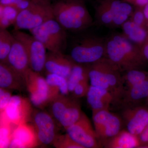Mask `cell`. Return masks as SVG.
<instances>
[{"mask_svg": "<svg viewBox=\"0 0 148 148\" xmlns=\"http://www.w3.org/2000/svg\"><path fill=\"white\" fill-rule=\"evenodd\" d=\"M52 7L54 19L66 31H82L92 23L83 0H59Z\"/></svg>", "mask_w": 148, "mask_h": 148, "instance_id": "obj_1", "label": "cell"}, {"mask_svg": "<svg viewBox=\"0 0 148 148\" xmlns=\"http://www.w3.org/2000/svg\"><path fill=\"white\" fill-rule=\"evenodd\" d=\"M54 19L50 0H34L28 8L19 12L13 24V31L31 30Z\"/></svg>", "mask_w": 148, "mask_h": 148, "instance_id": "obj_2", "label": "cell"}, {"mask_svg": "<svg viewBox=\"0 0 148 148\" xmlns=\"http://www.w3.org/2000/svg\"><path fill=\"white\" fill-rule=\"evenodd\" d=\"M29 32L49 51L64 53L68 36L66 30L55 19L49 20Z\"/></svg>", "mask_w": 148, "mask_h": 148, "instance_id": "obj_3", "label": "cell"}, {"mask_svg": "<svg viewBox=\"0 0 148 148\" xmlns=\"http://www.w3.org/2000/svg\"><path fill=\"white\" fill-rule=\"evenodd\" d=\"M48 106L57 125L65 130L76 122L83 113L77 99L68 95L59 94Z\"/></svg>", "mask_w": 148, "mask_h": 148, "instance_id": "obj_4", "label": "cell"}, {"mask_svg": "<svg viewBox=\"0 0 148 148\" xmlns=\"http://www.w3.org/2000/svg\"><path fill=\"white\" fill-rule=\"evenodd\" d=\"M92 64L88 67L90 85L106 89L112 94L117 92L116 89L122 84L119 69L109 59H101Z\"/></svg>", "mask_w": 148, "mask_h": 148, "instance_id": "obj_5", "label": "cell"}, {"mask_svg": "<svg viewBox=\"0 0 148 148\" xmlns=\"http://www.w3.org/2000/svg\"><path fill=\"white\" fill-rule=\"evenodd\" d=\"M24 79L30 101L38 108L43 109L56 97L51 90L46 78L40 73L30 68L25 73Z\"/></svg>", "mask_w": 148, "mask_h": 148, "instance_id": "obj_6", "label": "cell"}, {"mask_svg": "<svg viewBox=\"0 0 148 148\" xmlns=\"http://www.w3.org/2000/svg\"><path fill=\"white\" fill-rule=\"evenodd\" d=\"M12 34L14 38L25 48L29 58L30 69L40 73L44 71L47 53V49L42 43L33 35L21 30L13 31Z\"/></svg>", "mask_w": 148, "mask_h": 148, "instance_id": "obj_7", "label": "cell"}, {"mask_svg": "<svg viewBox=\"0 0 148 148\" xmlns=\"http://www.w3.org/2000/svg\"><path fill=\"white\" fill-rule=\"evenodd\" d=\"M105 53L106 47L100 41L88 38L73 47L70 56L77 64H92L102 59Z\"/></svg>", "mask_w": 148, "mask_h": 148, "instance_id": "obj_8", "label": "cell"}, {"mask_svg": "<svg viewBox=\"0 0 148 148\" xmlns=\"http://www.w3.org/2000/svg\"><path fill=\"white\" fill-rule=\"evenodd\" d=\"M31 121L40 143L52 145L58 134L57 124L49 112L43 109L34 110Z\"/></svg>", "mask_w": 148, "mask_h": 148, "instance_id": "obj_9", "label": "cell"}, {"mask_svg": "<svg viewBox=\"0 0 148 148\" xmlns=\"http://www.w3.org/2000/svg\"><path fill=\"white\" fill-rule=\"evenodd\" d=\"M66 132L84 148H96L99 147L98 138L90 120L84 113L80 118L68 127Z\"/></svg>", "mask_w": 148, "mask_h": 148, "instance_id": "obj_10", "label": "cell"}, {"mask_svg": "<svg viewBox=\"0 0 148 148\" xmlns=\"http://www.w3.org/2000/svg\"><path fill=\"white\" fill-rule=\"evenodd\" d=\"M92 119L98 139L113 138L120 132V119L108 110H102L92 114Z\"/></svg>", "mask_w": 148, "mask_h": 148, "instance_id": "obj_11", "label": "cell"}, {"mask_svg": "<svg viewBox=\"0 0 148 148\" xmlns=\"http://www.w3.org/2000/svg\"><path fill=\"white\" fill-rule=\"evenodd\" d=\"M32 105L30 99L20 95H13L3 111L12 124L18 125L31 121L34 110Z\"/></svg>", "mask_w": 148, "mask_h": 148, "instance_id": "obj_12", "label": "cell"}, {"mask_svg": "<svg viewBox=\"0 0 148 148\" xmlns=\"http://www.w3.org/2000/svg\"><path fill=\"white\" fill-rule=\"evenodd\" d=\"M75 63L70 56L64 53L49 51L47 53L44 71L47 74L59 75L68 79Z\"/></svg>", "mask_w": 148, "mask_h": 148, "instance_id": "obj_13", "label": "cell"}, {"mask_svg": "<svg viewBox=\"0 0 148 148\" xmlns=\"http://www.w3.org/2000/svg\"><path fill=\"white\" fill-rule=\"evenodd\" d=\"M40 145L34 126L27 123L16 126L9 148H35Z\"/></svg>", "mask_w": 148, "mask_h": 148, "instance_id": "obj_14", "label": "cell"}, {"mask_svg": "<svg viewBox=\"0 0 148 148\" xmlns=\"http://www.w3.org/2000/svg\"><path fill=\"white\" fill-rule=\"evenodd\" d=\"M24 77L29 69V59L24 46L15 38L8 57L7 64Z\"/></svg>", "mask_w": 148, "mask_h": 148, "instance_id": "obj_15", "label": "cell"}, {"mask_svg": "<svg viewBox=\"0 0 148 148\" xmlns=\"http://www.w3.org/2000/svg\"><path fill=\"white\" fill-rule=\"evenodd\" d=\"M106 53L109 60L119 70L122 69L128 71L135 69L136 66L129 56L113 38L106 45Z\"/></svg>", "mask_w": 148, "mask_h": 148, "instance_id": "obj_16", "label": "cell"}, {"mask_svg": "<svg viewBox=\"0 0 148 148\" xmlns=\"http://www.w3.org/2000/svg\"><path fill=\"white\" fill-rule=\"evenodd\" d=\"M0 87L22 91L26 88L25 79L7 64L0 63Z\"/></svg>", "mask_w": 148, "mask_h": 148, "instance_id": "obj_17", "label": "cell"}, {"mask_svg": "<svg viewBox=\"0 0 148 148\" xmlns=\"http://www.w3.org/2000/svg\"><path fill=\"white\" fill-rule=\"evenodd\" d=\"M86 97L92 114H94L102 110H108L114 96L108 90L90 85Z\"/></svg>", "mask_w": 148, "mask_h": 148, "instance_id": "obj_18", "label": "cell"}, {"mask_svg": "<svg viewBox=\"0 0 148 148\" xmlns=\"http://www.w3.org/2000/svg\"><path fill=\"white\" fill-rule=\"evenodd\" d=\"M148 124V110L143 108L132 112L127 119V131L133 135L139 136Z\"/></svg>", "mask_w": 148, "mask_h": 148, "instance_id": "obj_19", "label": "cell"}, {"mask_svg": "<svg viewBox=\"0 0 148 148\" xmlns=\"http://www.w3.org/2000/svg\"><path fill=\"white\" fill-rule=\"evenodd\" d=\"M138 136L128 131H121L109 142L108 147L113 148H133L138 147L140 145Z\"/></svg>", "mask_w": 148, "mask_h": 148, "instance_id": "obj_20", "label": "cell"}, {"mask_svg": "<svg viewBox=\"0 0 148 148\" xmlns=\"http://www.w3.org/2000/svg\"><path fill=\"white\" fill-rule=\"evenodd\" d=\"M123 30L126 38L132 42L140 44L145 40L147 33L142 26L132 21H126L122 25Z\"/></svg>", "mask_w": 148, "mask_h": 148, "instance_id": "obj_21", "label": "cell"}, {"mask_svg": "<svg viewBox=\"0 0 148 148\" xmlns=\"http://www.w3.org/2000/svg\"><path fill=\"white\" fill-rule=\"evenodd\" d=\"M0 148H9L12 133L16 127L8 119L4 111L0 112ZM17 126V125H16Z\"/></svg>", "mask_w": 148, "mask_h": 148, "instance_id": "obj_22", "label": "cell"}, {"mask_svg": "<svg viewBox=\"0 0 148 148\" xmlns=\"http://www.w3.org/2000/svg\"><path fill=\"white\" fill-rule=\"evenodd\" d=\"M88 71V67L83 66L82 64L75 63L67 79L69 92H73L76 86L82 81L89 79Z\"/></svg>", "mask_w": 148, "mask_h": 148, "instance_id": "obj_23", "label": "cell"}, {"mask_svg": "<svg viewBox=\"0 0 148 148\" xmlns=\"http://www.w3.org/2000/svg\"><path fill=\"white\" fill-rule=\"evenodd\" d=\"M19 12L13 6L0 4V29H6L13 25Z\"/></svg>", "mask_w": 148, "mask_h": 148, "instance_id": "obj_24", "label": "cell"}, {"mask_svg": "<svg viewBox=\"0 0 148 148\" xmlns=\"http://www.w3.org/2000/svg\"><path fill=\"white\" fill-rule=\"evenodd\" d=\"M15 38L6 29H0V63L7 64Z\"/></svg>", "mask_w": 148, "mask_h": 148, "instance_id": "obj_25", "label": "cell"}, {"mask_svg": "<svg viewBox=\"0 0 148 148\" xmlns=\"http://www.w3.org/2000/svg\"><path fill=\"white\" fill-rule=\"evenodd\" d=\"M46 79L49 86L60 94L68 95L70 92L68 80L64 77L56 74H47Z\"/></svg>", "mask_w": 148, "mask_h": 148, "instance_id": "obj_26", "label": "cell"}, {"mask_svg": "<svg viewBox=\"0 0 148 148\" xmlns=\"http://www.w3.org/2000/svg\"><path fill=\"white\" fill-rule=\"evenodd\" d=\"M127 95L128 98L133 101H140L147 97L148 80L129 88Z\"/></svg>", "mask_w": 148, "mask_h": 148, "instance_id": "obj_27", "label": "cell"}, {"mask_svg": "<svg viewBox=\"0 0 148 148\" xmlns=\"http://www.w3.org/2000/svg\"><path fill=\"white\" fill-rule=\"evenodd\" d=\"M52 145L56 148H84L74 141L67 133L64 135L57 134Z\"/></svg>", "mask_w": 148, "mask_h": 148, "instance_id": "obj_28", "label": "cell"}, {"mask_svg": "<svg viewBox=\"0 0 148 148\" xmlns=\"http://www.w3.org/2000/svg\"><path fill=\"white\" fill-rule=\"evenodd\" d=\"M125 82L127 86L130 88L147 80V76L144 72L135 69L129 70L125 76Z\"/></svg>", "mask_w": 148, "mask_h": 148, "instance_id": "obj_29", "label": "cell"}, {"mask_svg": "<svg viewBox=\"0 0 148 148\" xmlns=\"http://www.w3.org/2000/svg\"><path fill=\"white\" fill-rule=\"evenodd\" d=\"M98 13L103 24H109L112 23L114 14L105 0H104L99 6Z\"/></svg>", "mask_w": 148, "mask_h": 148, "instance_id": "obj_30", "label": "cell"}, {"mask_svg": "<svg viewBox=\"0 0 148 148\" xmlns=\"http://www.w3.org/2000/svg\"><path fill=\"white\" fill-rule=\"evenodd\" d=\"M89 80L82 81L76 86L73 91L72 92L73 97L78 99L86 95L90 87L88 83Z\"/></svg>", "mask_w": 148, "mask_h": 148, "instance_id": "obj_31", "label": "cell"}, {"mask_svg": "<svg viewBox=\"0 0 148 148\" xmlns=\"http://www.w3.org/2000/svg\"><path fill=\"white\" fill-rule=\"evenodd\" d=\"M9 89L0 88V112L4 111L12 97Z\"/></svg>", "mask_w": 148, "mask_h": 148, "instance_id": "obj_32", "label": "cell"}, {"mask_svg": "<svg viewBox=\"0 0 148 148\" xmlns=\"http://www.w3.org/2000/svg\"><path fill=\"white\" fill-rule=\"evenodd\" d=\"M145 18L144 12L142 10H138L135 11L133 14L132 21L139 26H143Z\"/></svg>", "mask_w": 148, "mask_h": 148, "instance_id": "obj_33", "label": "cell"}, {"mask_svg": "<svg viewBox=\"0 0 148 148\" xmlns=\"http://www.w3.org/2000/svg\"><path fill=\"white\" fill-rule=\"evenodd\" d=\"M34 0H22L12 5L17 9L19 12L28 8L32 4Z\"/></svg>", "mask_w": 148, "mask_h": 148, "instance_id": "obj_34", "label": "cell"}, {"mask_svg": "<svg viewBox=\"0 0 148 148\" xmlns=\"http://www.w3.org/2000/svg\"><path fill=\"white\" fill-rule=\"evenodd\" d=\"M129 16L124 14H116L114 16L112 23L117 26L123 25L127 21Z\"/></svg>", "mask_w": 148, "mask_h": 148, "instance_id": "obj_35", "label": "cell"}, {"mask_svg": "<svg viewBox=\"0 0 148 148\" xmlns=\"http://www.w3.org/2000/svg\"><path fill=\"white\" fill-rule=\"evenodd\" d=\"M139 137L140 143L148 144V124Z\"/></svg>", "mask_w": 148, "mask_h": 148, "instance_id": "obj_36", "label": "cell"}, {"mask_svg": "<svg viewBox=\"0 0 148 148\" xmlns=\"http://www.w3.org/2000/svg\"><path fill=\"white\" fill-rule=\"evenodd\" d=\"M22 0H0V4L4 5H13Z\"/></svg>", "mask_w": 148, "mask_h": 148, "instance_id": "obj_37", "label": "cell"}, {"mask_svg": "<svg viewBox=\"0 0 148 148\" xmlns=\"http://www.w3.org/2000/svg\"><path fill=\"white\" fill-rule=\"evenodd\" d=\"M133 3L138 6L143 7L148 3V0H135Z\"/></svg>", "mask_w": 148, "mask_h": 148, "instance_id": "obj_38", "label": "cell"}, {"mask_svg": "<svg viewBox=\"0 0 148 148\" xmlns=\"http://www.w3.org/2000/svg\"><path fill=\"white\" fill-rule=\"evenodd\" d=\"M143 51V54H144L146 58L148 60V42L144 47Z\"/></svg>", "mask_w": 148, "mask_h": 148, "instance_id": "obj_39", "label": "cell"}, {"mask_svg": "<svg viewBox=\"0 0 148 148\" xmlns=\"http://www.w3.org/2000/svg\"><path fill=\"white\" fill-rule=\"evenodd\" d=\"M143 12L146 19H148V3L144 6Z\"/></svg>", "mask_w": 148, "mask_h": 148, "instance_id": "obj_40", "label": "cell"}, {"mask_svg": "<svg viewBox=\"0 0 148 148\" xmlns=\"http://www.w3.org/2000/svg\"><path fill=\"white\" fill-rule=\"evenodd\" d=\"M126 2H129L133 3L134 2L135 0H125Z\"/></svg>", "mask_w": 148, "mask_h": 148, "instance_id": "obj_41", "label": "cell"}]
</instances>
